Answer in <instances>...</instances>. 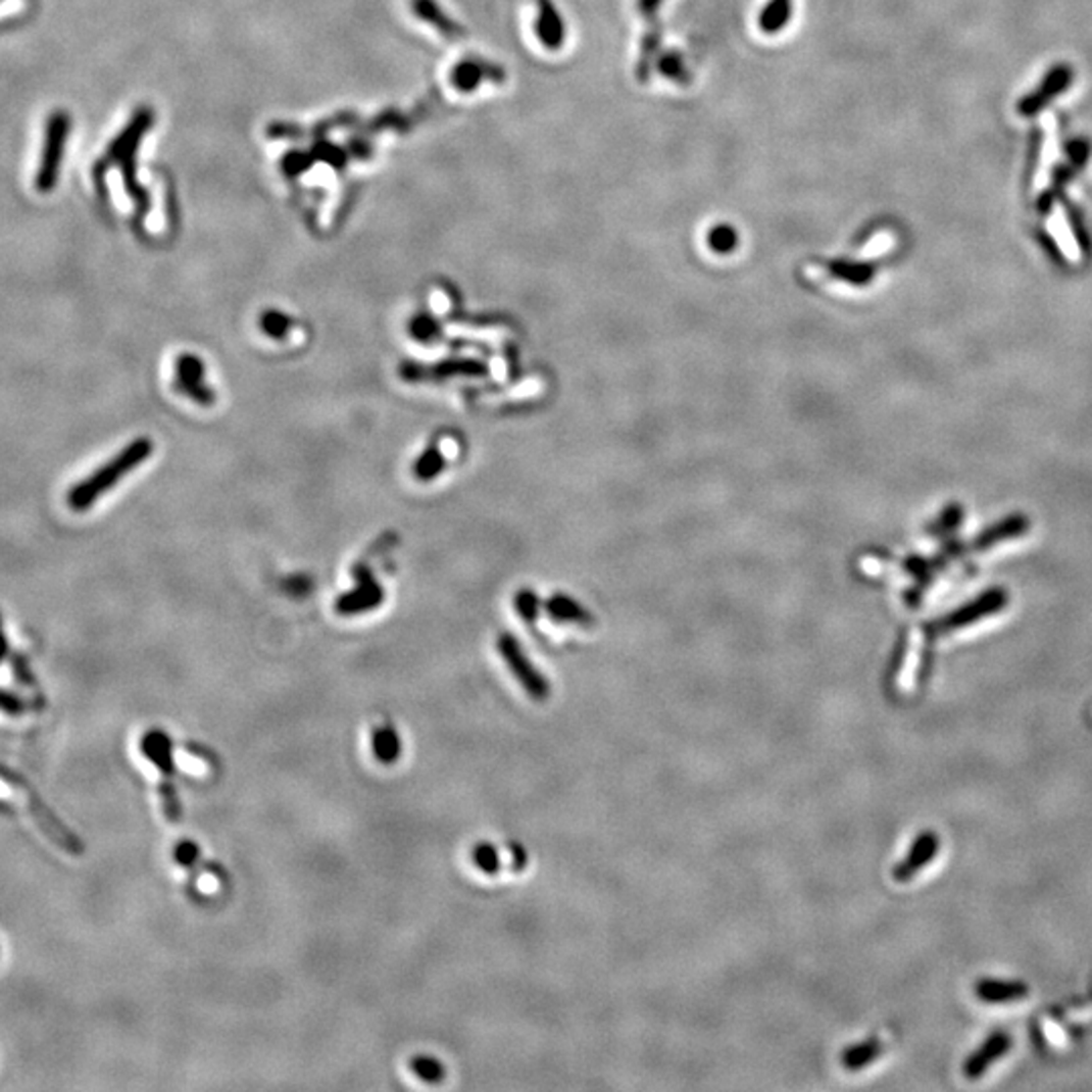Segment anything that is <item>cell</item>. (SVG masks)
<instances>
[{"mask_svg": "<svg viewBox=\"0 0 1092 1092\" xmlns=\"http://www.w3.org/2000/svg\"><path fill=\"white\" fill-rule=\"evenodd\" d=\"M152 441L146 437L134 439L128 443L117 455H113L108 463L98 467L90 478L73 486L67 494V504L73 512H86L90 506H94L106 492H109L115 484H119L130 471H134L138 465H142L152 455Z\"/></svg>", "mask_w": 1092, "mask_h": 1092, "instance_id": "cell-1", "label": "cell"}, {"mask_svg": "<svg viewBox=\"0 0 1092 1092\" xmlns=\"http://www.w3.org/2000/svg\"><path fill=\"white\" fill-rule=\"evenodd\" d=\"M882 1050H884V1046H882V1042H880L878 1038L864 1040V1042H860V1044L848 1048V1050H844V1054H842V1066H844L846 1071H852V1073L862 1071V1069H866V1066L873 1064L874 1060L882 1054Z\"/></svg>", "mask_w": 1092, "mask_h": 1092, "instance_id": "cell-16", "label": "cell"}, {"mask_svg": "<svg viewBox=\"0 0 1092 1092\" xmlns=\"http://www.w3.org/2000/svg\"><path fill=\"white\" fill-rule=\"evenodd\" d=\"M175 860L183 866L193 871L201 862V848L193 840H183L175 848Z\"/></svg>", "mask_w": 1092, "mask_h": 1092, "instance_id": "cell-23", "label": "cell"}, {"mask_svg": "<svg viewBox=\"0 0 1092 1092\" xmlns=\"http://www.w3.org/2000/svg\"><path fill=\"white\" fill-rule=\"evenodd\" d=\"M659 69L663 71L665 78H669L674 82H686V69H684V65H682L678 55H665L659 61Z\"/></svg>", "mask_w": 1092, "mask_h": 1092, "instance_id": "cell-27", "label": "cell"}, {"mask_svg": "<svg viewBox=\"0 0 1092 1092\" xmlns=\"http://www.w3.org/2000/svg\"><path fill=\"white\" fill-rule=\"evenodd\" d=\"M409 330H411V336L417 338L419 342H434L439 336V327H437L436 320L430 318V316L413 318L411 325H409Z\"/></svg>", "mask_w": 1092, "mask_h": 1092, "instance_id": "cell-24", "label": "cell"}, {"mask_svg": "<svg viewBox=\"0 0 1092 1092\" xmlns=\"http://www.w3.org/2000/svg\"><path fill=\"white\" fill-rule=\"evenodd\" d=\"M482 373H486V368L482 366V362H476V360H441V362H436L432 366L419 364V362H405L399 368V375L409 383L445 381V379L457 377V375L474 377V375H482Z\"/></svg>", "mask_w": 1092, "mask_h": 1092, "instance_id": "cell-9", "label": "cell"}, {"mask_svg": "<svg viewBox=\"0 0 1092 1092\" xmlns=\"http://www.w3.org/2000/svg\"><path fill=\"white\" fill-rule=\"evenodd\" d=\"M976 997L983 1003H1009L1026 999L1030 993V987L1024 982H1001L993 978H983L974 985Z\"/></svg>", "mask_w": 1092, "mask_h": 1092, "instance_id": "cell-14", "label": "cell"}, {"mask_svg": "<svg viewBox=\"0 0 1092 1092\" xmlns=\"http://www.w3.org/2000/svg\"><path fill=\"white\" fill-rule=\"evenodd\" d=\"M8 654V644L4 640V634H2V619H0V661L4 659V655Z\"/></svg>", "mask_w": 1092, "mask_h": 1092, "instance_id": "cell-32", "label": "cell"}, {"mask_svg": "<svg viewBox=\"0 0 1092 1092\" xmlns=\"http://www.w3.org/2000/svg\"><path fill=\"white\" fill-rule=\"evenodd\" d=\"M737 243V235L733 229L729 227H716L710 235V245L716 249V251H723L727 253L729 249H733V245Z\"/></svg>", "mask_w": 1092, "mask_h": 1092, "instance_id": "cell-26", "label": "cell"}, {"mask_svg": "<svg viewBox=\"0 0 1092 1092\" xmlns=\"http://www.w3.org/2000/svg\"><path fill=\"white\" fill-rule=\"evenodd\" d=\"M550 611H552L558 619H587L579 609H575L573 603H568V601H564V599H556V601H552Z\"/></svg>", "mask_w": 1092, "mask_h": 1092, "instance_id": "cell-28", "label": "cell"}, {"mask_svg": "<svg viewBox=\"0 0 1092 1092\" xmlns=\"http://www.w3.org/2000/svg\"><path fill=\"white\" fill-rule=\"evenodd\" d=\"M516 605H518V611H520L523 617H527V619H533V617H535V611H537V599H535L531 593H523V595H518Z\"/></svg>", "mask_w": 1092, "mask_h": 1092, "instance_id": "cell-30", "label": "cell"}, {"mask_svg": "<svg viewBox=\"0 0 1092 1092\" xmlns=\"http://www.w3.org/2000/svg\"><path fill=\"white\" fill-rule=\"evenodd\" d=\"M12 669H14V676L20 684H27V686H33L35 684V678L27 665V659L22 655H14L12 659Z\"/></svg>", "mask_w": 1092, "mask_h": 1092, "instance_id": "cell-29", "label": "cell"}, {"mask_svg": "<svg viewBox=\"0 0 1092 1092\" xmlns=\"http://www.w3.org/2000/svg\"><path fill=\"white\" fill-rule=\"evenodd\" d=\"M498 650L504 657V661L508 663L510 672L514 674V678L523 684V688L535 700H546L550 696V686H548L545 676L531 663V659L527 655L523 654L518 642L512 636H502L498 640Z\"/></svg>", "mask_w": 1092, "mask_h": 1092, "instance_id": "cell-7", "label": "cell"}, {"mask_svg": "<svg viewBox=\"0 0 1092 1092\" xmlns=\"http://www.w3.org/2000/svg\"><path fill=\"white\" fill-rule=\"evenodd\" d=\"M385 599V591L370 577H364L352 591L344 593L336 601V611L340 615H358L377 609Z\"/></svg>", "mask_w": 1092, "mask_h": 1092, "instance_id": "cell-13", "label": "cell"}, {"mask_svg": "<svg viewBox=\"0 0 1092 1092\" xmlns=\"http://www.w3.org/2000/svg\"><path fill=\"white\" fill-rule=\"evenodd\" d=\"M0 710L4 714H10V716H20V714H24L29 710V706L16 694L0 690Z\"/></svg>", "mask_w": 1092, "mask_h": 1092, "instance_id": "cell-25", "label": "cell"}, {"mask_svg": "<svg viewBox=\"0 0 1092 1092\" xmlns=\"http://www.w3.org/2000/svg\"><path fill=\"white\" fill-rule=\"evenodd\" d=\"M1030 531V518L1026 514L1013 512L1009 516H1003L1001 520L989 525L982 533L972 541V548L978 552H985L993 546L1001 545L1005 541H1013L1024 537Z\"/></svg>", "mask_w": 1092, "mask_h": 1092, "instance_id": "cell-12", "label": "cell"}, {"mask_svg": "<svg viewBox=\"0 0 1092 1092\" xmlns=\"http://www.w3.org/2000/svg\"><path fill=\"white\" fill-rule=\"evenodd\" d=\"M657 4H659V0H638V6L642 10V14H646V16L657 10Z\"/></svg>", "mask_w": 1092, "mask_h": 1092, "instance_id": "cell-31", "label": "cell"}, {"mask_svg": "<svg viewBox=\"0 0 1092 1092\" xmlns=\"http://www.w3.org/2000/svg\"><path fill=\"white\" fill-rule=\"evenodd\" d=\"M965 520V508L961 504H949L945 506V510L941 512V516L933 523V527L929 529L931 535L935 537H947L951 533H955L959 529V525Z\"/></svg>", "mask_w": 1092, "mask_h": 1092, "instance_id": "cell-19", "label": "cell"}, {"mask_svg": "<svg viewBox=\"0 0 1092 1092\" xmlns=\"http://www.w3.org/2000/svg\"><path fill=\"white\" fill-rule=\"evenodd\" d=\"M259 327L263 330V334H267L269 338L280 340V338L288 336L290 327H292V320H290L286 314L278 312V310H267V312L261 314V318H259Z\"/></svg>", "mask_w": 1092, "mask_h": 1092, "instance_id": "cell-22", "label": "cell"}, {"mask_svg": "<svg viewBox=\"0 0 1092 1092\" xmlns=\"http://www.w3.org/2000/svg\"><path fill=\"white\" fill-rule=\"evenodd\" d=\"M67 130H69V119H67L65 113L51 115L49 126H47V140H45L43 160H41L39 177H37V191H41V193H49L53 189L57 177H59V164H61V156H63Z\"/></svg>", "mask_w": 1092, "mask_h": 1092, "instance_id": "cell-6", "label": "cell"}, {"mask_svg": "<svg viewBox=\"0 0 1092 1092\" xmlns=\"http://www.w3.org/2000/svg\"><path fill=\"white\" fill-rule=\"evenodd\" d=\"M789 12H791L789 0H773L761 16V29L764 33H777L783 27V22H787Z\"/></svg>", "mask_w": 1092, "mask_h": 1092, "instance_id": "cell-21", "label": "cell"}, {"mask_svg": "<svg viewBox=\"0 0 1092 1092\" xmlns=\"http://www.w3.org/2000/svg\"><path fill=\"white\" fill-rule=\"evenodd\" d=\"M373 755L379 763L393 764L401 759L403 743L393 725H381L373 731Z\"/></svg>", "mask_w": 1092, "mask_h": 1092, "instance_id": "cell-15", "label": "cell"}, {"mask_svg": "<svg viewBox=\"0 0 1092 1092\" xmlns=\"http://www.w3.org/2000/svg\"><path fill=\"white\" fill-rule=\"evenodd\" d=\"M409 1069L419 1081L428 1085H439L445 1081V1066L437 1060L436 1056L415 1054L409 1058Z\"/></svg>", "mask_w": 1092, "mask_h": 1092, "instance_id": "cell-17", "label": "cell"}, {"mask_svg": "<svg viewBox=\"0 0 1092 1092\" xmlns=\"http://www.w3.org/2000/svg\"><path fill=\"white\" fill-rule=\"evenodd\" d=\"M471 860L476 864L478 871H482L484 874H498L502 864H500V856H498V850L494 844L490 842H480L471 848Z\"/></svg>", "mask_w": 1092, "mask_h": 1092, "instance_id": "cell-20", "label": "cell"}, {"mask_svg": "<svg viewBox=\"0 0 1092 1092\" xmlns=\"http://www.w3.org/2000/svg\"><path fill=\"white\" fill-rule=\"evenodd\" d=\"M1007 601H1009V595H1007V591L1003 587H989V589L983 591L982 595H978L972 601L963 603L961 607H957L955 611L947 613L945 617L933 622L929 626V632L933 636H941V634H951V632L970 628V626L982 622L985 617H991V615L1003 611Z\"/></svg>", "mask_w": 1092, "mask_h": 1092, "instance_id": "cell-3", "label": "cell"}, {"mask_svg": "<svg viewBox=\"0 0 1092 1092\" xmlns=\"http://www.w3.org/2000/svg\"><path fill=\"white\" fill-rule=\"evenodd\" d=\"M941 840L933 830H925L916 836V840L910 844V850L902 862H898L892 871L896 882H908L916 874L921 873L929 862H933L939 854Z\"/></svg>", "mask_w": 1092, "mask_h": 1092, "instance_id": "cell-10", "label": "cell"}, {"mask_svg": "<svg viewBox=\"0 0 1092 1092\" xmlns=\"http://www.w3.org/2000/svg\"><path fill=\"white\" fill-rule=\"evenodd\" d=\"M142 753L152 764L160 768L162 783H160V797L164 815L170 824H179L183 817V803L177 791V763H175V745L168 733L160 729H152L142 737Z\"/></svg>", "mask_w": 1092, "mask_h": 1092, "instance_id": "cell-2", "label": "cell"}, {"mask_svg": "<svg viewBox=\"0 0 1092 1092\" xmlns=\"http://www.w3.org/2000/svg\"><path fill=\"white\" fill-rule=\"evenodd\" d=\"M443 469H445V457H443V453H441L439 449H436V447L424 451V453L417 457L415 465H413V474H415V478H417L419 482H432V480H436L437 476H439Z\"/></svg>", "mask_w": 1092, "mask_h": 1092, "instance_id": "cell-18", "label": "cell"}, {"mask_svg": "<svg viewBox=\"0 0 1092 1092\" xmlns=\"http://www.w3.org/2000/svg\"><path fill=\"white\" fill-rule=\"evenodd\" d=\"M1064 152H1066V162L1056 166V170L1052 175V181H1050V187L1038 199V213H1042V215L1050 213L1052 205L1064 193V189L1071 185V181H1075L1079 177V172L1087 166V162L1091 160L1092 142L1089 138H1073L1064 146Z\"/></svg>", "mask_w": 1092, "mask_h": 1092, "instance_id": "cell-4", "label": "cell"}, {"mask_svg": "<svg viewBox=\"0 0 1092 1092\" xmlns=\"http://www.w3.org/2000/svg\"><path fill=\"white\" fill-rule=\"evenodd\" d=\"M177 389L199 405H213L215 393L205 383V364L195 354H183L177 360Z\"/></svg>", "mask_w": 1092, "mask_h": 1092, "instance_id": "cell-8", "label": "cell"}, {"mask_svg": "<svg viewBox=\"0 0 1092 1092\" xmlns=\"http://www.w3.org/2000/svg\"><path fill=\"white\" fill-rule=\"evenodd\" d=\"M1011 1048V1038L1007 1032L1003 1030H995L991 1032L985 1040H983L982 1046L970 1054V1058L965 1060L963 1064V1075L970 1079V1081H978L985 1075V1071L997 1062L1001 1056H1005Z\"/></svg>", "mask_w": 1092, "mask_h": 1092, "instance_id": "cell-11", "label": "cell"}, {"mask_svg": "<svg viewBox=\"0 0 1092 1092\" xmlns=\"http://www.w3.org/2000/svg\"><path fill=\"white\" fill-rule=\"evenodd\" d=\"M1073 82H1075V69L1069 63L1052 65L1046 71V76L1042 78V82L1034 88V92L1026 94L1017 102V113L1024 115V117L1038 115L1040 111L1048 108L1056 98L1066 94V90L1073 86Z\"/></svg>", "mask_w": 1092, "mask_h": 1092, "instance_id": "cell-5", "label": "cell"}]
</instances>
